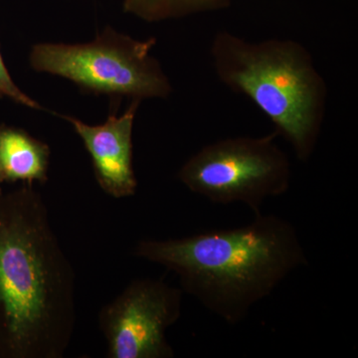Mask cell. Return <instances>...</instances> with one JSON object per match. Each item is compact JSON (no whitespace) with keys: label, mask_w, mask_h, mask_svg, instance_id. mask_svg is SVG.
<instances>
[{"label":"cell","mask_w":358,"mask_h":358,"mask_svg":"<svg viewBox=\"0 0 358 358\" xmlns=\"http://www.w3.org/2000/svg\"><path fill=\"white\" fill-rule=\"evenodd\" d=\"M77 322L76 275L43 197L0 194V358H62Z\"/></svg>","instance_id":"cell-1"},{"label":"cell","mask_w":358,"mask_h":358,"mask_svg":"<svg viewBox=\"0 0 358 358\" xmlns=\"http://www.w3.org/2000/svg\"><path fill=\"white\" fill-rule=\"evenodd\" d=\"M133 255L173 272L183 293L233 326L308 263L293 224L262 213L232 229L141 240Z\"/></svg>","instance_id":"cell-2"},{"label":"cell","mask_w":358,"mask_h":358,"mask_svg":"<svg viewBox=\"0 0 358 358\" xmlns=\"http://www.w3.org/2000/svg\"><path fill=\"white\" fill-rule=\"evenodd\" d=\"M209 53L219 82L248 98L296 159L308 162L324 126L327 86L307 47L293 39L249 41L225 30L214 35Z\"/></svg>","instance_id":"cell-3"},{"label":"cell","mask_w":358,"mask_h":358,"mask_svg":"<svg viewBox=\"0 0 358 358\" xmlns=\"http://www.w3.org/2000/svg\"><path fill=\"white\" fill-rule=\"evenodd\" d=\"M155 45V37L136 40L108 26L88 43L34 45L29 62L36 72L64 78L95 95L166 99L173 85L152 56Z\"/></svg>","instance_id":"cell-4"},{"label":"cell","mask_w":358,"mask_h":358,"mask_svg":"<svg viewBox=\"0 0 358 358\" xmlns=\"http://www.w3.org/2000/svg\"><path fill=\"white\" fill-rule=\"evenodd\" d=\"M277 136L275 131L209 143L186 160L178 179L209 201L242 203L258 215L266 200L282 196L291 187L292 164L275 143Z\"/></svg>","instance_id":"cell-5"},{"label":"cell","mask_w":358,"mask_h":358,"mask_svg":"<svg viewBox=\"0 0 358 358\" xmlns=\"http://www.w3.org/2000/svg\"><path fill=\"white\" fill-rule=\"evenodd\" d=\"M181 289L162 280L138 279L103 306L99 326L110 358H171L166 331L181 315Z\"/></svg>","instance_id":"cell-6"},{"label":"cell","mask_w":358,"mask_h":358,"mask_svg":"<svg viewBox=\"0 0 358 358\" xmlns=\"http://www.w3.org/2000/svg\"><path fill=\"white\" fill-rule=\"evenodd\" d=\"M141 101L133 100L126 112L110 114L103 124L91 126L76 117L62 115L72 124L88 150L96 182L114 199L136 194L138 179L134 169L133 131Z\"/></svg>","instance_id":"cell-7"},{"label":"cell","mask_w":358,"mask_h":358,"mask_svg":"<svg viewBox=\"0 0 358 358\" xmlns=\"http://www.w3.org/2000/svg\"><path fill=\"white\" fill-rule=\"evenodd\" d=\"M51 150L24 129L0 124V173L4 182L45 183Z\"/></svg>","instance_id":"cell-8"},{"label":"cell","mask_w":358,"mask_h":358,"mask_svg":"<svg viewBox=\"0 0 358 358\" xmlns=\"http://www.w3.org/2000/svg\"><path fill=\"white\" fill-rule=\"evenodd\" d=\"M231 0H124V13L145 22L180 20L195 14L223 10Z\"/></svg>","instance_id":"cell-9"},{"label":"cell","mask_w":358,"mask_h":358,"mask_svg":"<svg viewBox=\"0 0 358 358\" xmlns=\"http://www.w3.org/2000/svg\"><path fill=\"white\" fill-rule=\"evenodd\" d=\"M3 96H7L14 102L21 103L30 109L44 110L40 103L23 93L20 87L14 83L13 78L7 70L6 63H4L1 51H0V98H3Z\"/></svg>","instance_id":"cell-10"},{"label":"cell","mask_w":358,"mask_h":358,"mask_svg":"<svg viewBox=\"0 0 358 358\" xmlns=\"http://www.w3.org/2000/svg\"><path fill=\"white\" fill-rule=\"evenodd\" d=\"M4 182V179L2 178L1 173H0V194H2V183Z\"/></svg>","instance_id":"cell-11"}]
</instances>
